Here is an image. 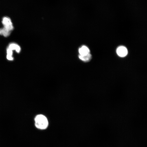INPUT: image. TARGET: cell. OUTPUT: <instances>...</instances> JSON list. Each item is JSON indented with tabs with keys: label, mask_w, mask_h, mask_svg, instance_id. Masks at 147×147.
<instances>
[{
	"label": "cell",
	"mask_w": 147,
	"mask_h": 147,
	"mask_svg": "<svg viewBox=\"0 0 147 147\" xmlns=\"http://www.w3.org/2000/svg\"><path fill=\"white\" fill-rule=\"evenodd\" d=\"M34 124L36 127L42 130L46 129L49 126L48 120L45 115H38L34 119Z\"/></svg>",
	"instance_id": "1"
},
{
	"label": "cell",
	"mask_w": 147,
	"mask_h": 147,
	"mask_svg": "<svg viewBox=\"0 0 147 147\" xmlns=\"http://www.w3.org/2000/svg\"><path fill=\"white\" fill-rule=\"evenodd\" d=\"M3 27L7 30L11 32L13 30L14 26L10 18L8 17H4L2 21Z\"/></svg>",
	"instance_id": "2"
},
{
	"label": "cell",
	"mask_w": 147,
	"mask_h": 147,
	"mask_svg": "<svg viewBox=\"0 0 147 147\" xmlns=\"http://www.w3.org/2000/svg\"><path fill=\"white\" fill-rule=\"evenodd\" d=\"M117 53L119 56L123 57L127 55L128 50L126 47L123 46H121L117 48Z\"/></svg>",
	"instance_id": "3"
},
{
	"label": "cell",
	"mask_w": 147,
	"mask_h": 147,
	"mask_svg": "<svg viewBox=\"0 0 147 147\" xmlns=\"http://www.w3.org/2000/svg\"><path fill=\"white\" fill-rule=\"evenodd\" d=\"M79 52L81 56H84L90 53L89 49L86 46H83L79 49Z\"/></svg>",
	"instance_id": "4"
},
{
	"label": "cell",
	"mask_w": 147,
	"mask_h": 147,
	"mask_svg": "<svg viewBox=\"0 0 147 147\" xmlns=\"http://www.w3.org/2000/svg\"><path fill=\"white\" fill-rule=\"evenodd\" d=\"M12 51H15L16 52L19 53L21 51V47L17 44L12 43L9 45L8 47Z\"/></svg>",
	"instance_id": "5"
},
{
	"label": "cell",
	"mask_w": 147,
	"mask_h": 147,
	"mask_svg": "<svg viewBox=\"0 0 147 147\" xmlns=\"http://www.w3.org/2000/svg\"><path fill=\"white\" fill-rule=\"evenodd\" d=\"M79 58L83 61L84 62H88L91 59L92 56L90 54H88L87 55H84V56H81L79 55Z\"/></svg>",
	"instance_id": "6"
},
{
	"label": "cell",
	"mask_w": 147,
	"mask_h": 147,
	"mask_svg": "<svg viewBox=\"0 0 147 147\" xmlns=\"http://www.w3.org/2000/svg\"><path fill=\"white\" fill-rule=\"evenodd\" d=\"M11 33V32L7 30V29L4 28L0 29V35L3 36L5 37L10 36Z\"/></svg>",
	"instance_id": "7"
},
{
	"label": "cell",
	"mask_w": 147,
	"mask_h": 147,
	"mask_svg": "<svg viewBox=\"0 0 147 147\" xmlns=\"http://www.w3.org/2000/svg\"><path fill=\"white\" fill-rule=\"evenodd\" d=\"M13 51L8 47L7 50V58L8 60L12 61L13 60L14 58L13 57Z\"/></svg>",
	"instance_id": "8"
}]
</instances>
